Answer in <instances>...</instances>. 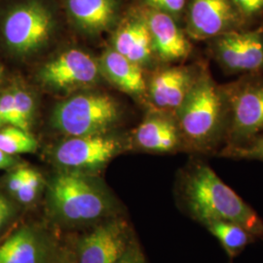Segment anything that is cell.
Returning <instances> with one entry per match:
<instances>
[{"mask_svg":"<svg viewBox=\"0 0 263 263\" xmlns=\"http://www.w3.org/2000/svg\"><path fill=\"white\" fill-rule=\"evenodd\" d=\"M179 196L188 215L200 224L231 221L244 226L256 239H263L261 217L206 161L198 157L183 172Z\"/></svg>","mask_w":263,"mask_h":263,"instance_id":"1","label":"cell"},{"mask_svg":"<svg viewBox=\"0 0 263 263\" xmlns=\"http://www.w3.org/2000/svg\"><path fill=\"white\" fill-rule=\"evenodd\" d=\"M184 148L197 156H215L226 143L229 107L223 85L218 84L206 66L175 113Z\"/></svg>","mask_w":263,"mask_h":263,"instance_id":"2","label":"cell"},{"mask_svg":"<svg viewBox=\"0 0 263 263\" xmlns=\"http://www.w3.org/2000/svg\"><path fill=\"white\" fill-rule=\"evenodd\" d=\"M49 204L54 215L68 224L99 221L110 210L104 192L77 172H64L53 179L49 188Z\"/></svg>","mask_w":263,"mask_h":263,"instance_id":"3","label":"cell"},{"mask_svg":"<svg viewBox=\"0 0 263 263\" xmlns=\"http://www.w3.org/2000/svg\"><path fill=\"white\" fill-rule=\"evenodd\" d=\"M222 85L229 107L224 146L241 145L263 132V74L238 76Z\"/></svg>","mask_w":263,"mask_h":263,"instance_id":"4","label":"cell"},{"mask_svg":"<svg viewBox=\"0 0 263 263\" xmlns=\"http://www.w3.org/2000/svg\"><path fill=\"white\" fill-rule=\"evenodd\" d=\"M119 117V107L105 94H81L59 104L52 121L57 129L69 137L104 134Z\"/></svg>","mask_w":263,"mask_h":263,"instance_id":"5","label":"cell"},{"mask_svg":"<svg viewBox=\"0 0 263 263\" xmlns=\"http://www.w3.org/2000/svg\"><path fill=\"white\" fill-rule=\"evenodd\" d=\"M207 54L226 76L263 74V24L206 41Z\"/></svg>","mask_w":263,"mask_h":263,"instance_id":"6","label":"cell"},{"mask_svg":"<svg viewBox=\"0 0 263 263\" xmlns=\"http://www.w3.org/2000/svg\"><path fill=\"white\" fill-rule=\"evenodd\" d=\"M54 18L46 5L30 0L8 11L2 24L6 45L18 55H28L42 47L52 33Z\"/></svg>","mask_w":263,"mask_h":263,"instance_id":"7","label":"cell"},{"mask_svg":"<svg viewBox=\"0 0 263 263\" xmlns=\"http://www.w3.org/2000/svg\"><path fill=\"white\" fill-rule=\"evenodd\" d=\"M184 18L188 37L197 41L250 28L233 0H187Z\"/></svg>","mask_w":263,"mask_h":263,"instance_id":"8","label":"cell"},{"mask_svg":"<svg viewBox=\"0 0 263 263\" xmlns=\"http://www.w3.org/2000/svg\"><path fill=\"white\" fill-rule=\"evenodd\" d=\"M207 64L164 66L147 79L146 98L152 109L175 113L196 84Z\"/></svg>","mask_w":263,"mask_h":263,"instance_id":"9","label":"cell"},{"mask_svg":"<svg viewBox=\"0 0 263 263\" xmlns=\"http://www.w3.org/2000/svg\"><path fill=\"white\" fill-rule=\"evenodd\" d=\"M120 146L117 139L104 134L70 137L57 146L54 159L60 166L72 172L98 170L112 159Z\"/></svg>","mask_w":263,"mask_h":263,"instance_id":"10","label":"cell"},{"mask_svg":"<svg viewBox=\"0 0 263 263\" xmlns=\"http://www.w3.org/2000/svg\"><path fill=\"white\" fill-rule=\"evenodd\" d=\"M41 81L56 90H70L94 84L100 69L92 57L81 50L62 53L42 67Z\"/></svg>","mask_w":263,"mask_h":263,"instance_id":"11","label":"cell"},{"mask_svg":"<svg viewBox=\"0 0 263 263\" xmlns=\"http://www.w3.org/2000/svg\"><path fill=\"white\" fill-rule=\"evenodd\" d=\"M131 242L126 221H106L80 240L77 247V263H114Z\"/></svg>","mask_w":263,"mask_h":263,"instance_id":"12","label":"cell"},{"mask_svg":"<svg viewBox=\"0 0 263 263\" xmlns=\"http://www.w3.org/2000/svg\"><path fill=\"white\" fill-rule=\"evenodd\" d=\"M143 16L151 31L156 60L164 64L179 63L192 53V44L184 29L169 15L144 7Z\"/></svg>","mask_w":263,"mask_h":263,"instance_id":"13","label":"cell"},{"mask_svg":"<svg viewBox=\"0 0 263 263\" xmlns=\"http://www.w3.org/2000/svg\"><path fill=\"white\" fill-rule=\"evenodd\" d=\"M138 148L152 153H172L184 148V142L174 113L152 109L134 135Z\"/></svg>","mask_w":263,"mask_h":263,"instance_id":"14","label":"cell"},{"mask_svg":"<svg viewBox=\"0 0 263 263\" xmlns=\"http://www.w3.org/2000/svg\"><path fill=\"white\" fill-rule=\"evenodd\" d=\"M113 47L117 53L143 69L152 62L157 61L153 50L151 31L142 11L139 15L124 22L113 38Z\"/></svg>","mask_w":263,"mask_h":263,"instance_id":"15","label":"cell"},{"mask_svg":"<svg viewBox=\"0 0 263 263\" xmlns=\"http://www.w3.org/2000/svg\"><path fill=\"white\" fill-rule=\"evenodd\" d=\"M48 246L35 227L25 226L0 243V263H47Z\"/></svg>","mask_w":263,"mask_h":263,"instance_id":"16","label":"cell"},{"mask_svg":"<svg viewBox=\"0 0 263 263\" xmlns=\"http://www.w3.org/2000/svg\"><path fill=\"white\" fill-rule=\"evenodd\" d=\"M66 4L70 18L79 28L90 33L110 28L118 12L116 0H66Z\"/></svg>","mask_w":263,"mask_h":263,"instance_id":"17","label":"cell"},{"mask_svg":"<svg viewBox=\"0 0 263 263\" xmlns=\"http://www.w3.org/2000/svg\"><path fill=\"white\" fill-rule=\"evenodd\" d=\"M101 65L107 78L128 94L146 96L147 79L141 66L117 53L108 50L102 57Z\"/></svg>","mask_w":263,"mask_h":263,"instance_id":"18","label":"cell"},{"mask_svg":"<svg viewBox=\"0 0 263 263\" xmlns=\"http://www.w3.org/2000/svg\"><path fill=\"white\" fill-rule=\"evenodd\" d=\"M205 227L219 242L230 258H234L247 246L256 241V237L247 228L235 222L217 220L208 223Z\"/></svg>","mask_w":263,"mask_h":263,"instance_id":"19","label":"cell"},{"mask_svg":"<svg viewBox=\"0 0 263 263\" xmlns=\"http://www.w3.org/2000/svg\"><path fill=\"white\" fill-rule=\"evenodd\" d=\"M37 147V141L29 131L11 125L0 130V149L11 156L32 153Z\"/></svg>","mask_w":263,"mask_h":263,"instance_id":"20","label":"cell"},{"mask_svg":"<svg viewBox=\"0 0 263 263\" xmlns=\"http://www.w3.org/2000/svg\"><path fill=\"white\" fill-rule=\"evenodd\" d=\"M216 157L263 162V132L244 144L222 147Z\"/></svg>","mask_w":263,"mask_h":263,"instance_id":"21","label":"cell"},{"mask_svg":"<svg viewBox=\"0 0 263 263\" xmlns=\"http://www.w3.org/2000/svg\"><path fill=\"white\" fill-rule=\"evenodd\" d=\"M42 184V176L37 171L27 167L23 185L14 199L23 206H29L33 204L41 192Z\"/></svg>","mask_w":263,"mask_h":263,"instance_id":"22","label":"cell"},{"mask_svg":"<svg viewBox=\"0 0 263 263\" xmlns=\"http://www.w3.org/2000/svg\"><path fill=\"white\" fill-rule=\"evenodd\" d=\"M16 109L19 115L22 129L29 131L32 116L34 112V101L28 91L21 87H15L12 89Z\"/></svg>","mask_w":263,"mask_h":263,"instance_id":"23","label":"cell"},{"mask_svg":"<svg viewBox=\"0 0 263 263\" xmlns=\"http://www.w3.org/2000/svg\"><path fill=\"white\" fill-rule=\"evenodd\" d=\"M187 0H143L144 7L165 13L179 22L184 16Z\"/></svg>","mask_w":263,"mask_h":263,"instance_id":"24","label":"cell"},{"mask_svg":"<svg viewBox=\"0 0 263 263\" xmlns=\"http://www.w3.org/2000/svg\"><path fill=\"white\" fill-rule=\"evenodd\" d=\"M0 123L16 126L22 129L12 90L0 96Z\"/></svg>","mask_w":263,"mask_h":263,"instance_id":"25","label":"cell"},{"mask_svg":"<svg viewBox=\"0 0 263 263\" xmlns=\"http://www.w3.org/2000/svg\"><path fill=\"white\" fill-rule=\"evenodd\" d=\"M245 22L250 28L263 17V0H233Z\"/></svg>","mask_w":263,"mask_h":263,"instance_id":"26","label":"cell"},{"mask_svg":"<svg viewBox=\"0 0 263 263\" xmlns=\"http://www.w3.org/2000/svg\"><path fill=\"white\" fill-rule=\"evenodd\" d=\"M18 208L2 193H0V233L14 221Z\"/></svg>","mask_w":263,"mask_h":263,"instance_id":"27","label":"cell"},{"mask_svg":"<svg viewBox=\"0 0 263 263\" xmlns=\"http://www.w3.org/2000/svg\"><path fill=\"white\" fill-rule=\"evenodd\" d=\"M26 169H27V167L16 168L10 173L6 179L5 184H6L7 191L13 197L16 196L20 188L23 185V182L25 180V176H26Z\"/></svg>","mask_w":263,"mask_h":263,"instance_id":"28","label":"cell"},{"mask_svg":"<svg viewBox=\"0 0 263 263\" xmlns=\"http://www.w3.org/2000/svg\"><path fill=\"white\" fill-rule=\"evenodd\" d=\"M114 263H145L144 255L136 241H132L122 255Z\"/></svg>","mask_w":263,"mask_h":263,"instance_id":"29","label":"cell"},{"mask_svg":"<svg viewBox=\"0 0 263 263\" xmlns=\"http://www.w3.org/2000/svg\"><path fill=\"white\" fill-rule=\"evenodd\" d=\"M16 163L17 160L14 156H11L0 149V170L13 168L16 165Z\"/></svg>","mask_w":263,"mask_h":263,"instance_id":"30","label":"cell"},{"mask_svg":"<svg viewBox=\"0 0 263 263\" xmlns=\"http://www.w3.org/2000/svg\"><path fill=\"white\" fill-rule=\"evenodd\" d=\"M1 76H2V69L0 68V77H1Z\"/></svg>","mask_w":263,"mask_h":263,"instance_id":"31","label":"cell"},{"mask_svg":"<svg viewBox=\"0 0 263 263\" xmlns=\"http://www.w3.org/2000/svg\"><path fill=\"white\" fill-rule=\"evenodd\" d=\"M0 126H1V123H0Z\"/></svg>","mask_w":263,"mask_h":263,"instance_id":"32","label":"cell"}]
</instances>
